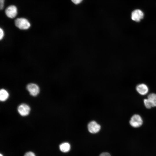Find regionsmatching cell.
I'll return each mask as SVG.
<instances>
[{
  "label": "cell",
  "instance_id": "4",
  "mask_svg": "<svg viewBox=\"0 0 156 156\" xmlns=\"http://www.w3.org/2000/svg\"><path fill=\"white\" fill-rule=\"evenodd\" d=\"M17 110L21 115L26 116L29 113L30 108L27 104L23 103L19 105L17 108Z\"/></svg>",
  "mask_w": 156,
  "mask_h": 156
},
{
  "label": "cell",
  "instance_id": "8",
  "mask_svg": "<svg viewBox=\"0 0 156 156\" xmlns=\"http://www.w3.org/2000/svg\"><path fill=\"white\" fill-rule=\"evenodd\" d=\"M136 89L137 92L139 94L142 95L146 94L148 91V86L144 83L138 84L136 86Z\"/></svg>",
  "mask_w": 156,
  "mask_h": 156
},
{
  "label": "cell",
  "instance_id": "10",
  "mask_svg": "<svg viewBox=\"0 0 156 156\" xmlns=\"http://www.w3.org/2000/svg\"><path fill=\"white\" fill-rule=\"evenodd\" d=\"M9 94L5 90L2 89L0 90V100L1 101H4L8 99Z\"/></svg>",
  "mask_w": 156,
  "mask_h": 156
},
{
  "label": "cell",
  "instance_id": "2",
  "mask_svg": "<svg viewBox=\"0 0 156 156\" xmlns=\"http://www.w3.org/2000/svg\"><path fill=\"white\" fill-rule=\"evenodd\" d=\"M143 121L141 116L138 114L133 115L129 121L130 125L134 128H138L142 125Z\"/></svg>",
  "mask_w": 156,
  "mask_h": 156
},
{
  "label": "cell",
  "instance_id": "13",
  "mask_svg": "<svg viewBox=\"0 0 156 156\" xmlns=\"http://www.w3.org/2000/svg\"><path fill=\"white\" fill-rule=\"evenodd\" d=\"M0 39L1 40L3 39L4 36V31L1 28L0 29Z\"/></svg>",
  "mask_w": 156,
  "mask_h": 156
},
{
  "label": "cell",
  "instance_id": "14",
  "mask_svg": "<svg viewBox=\"0 0 156 156\" xmlns=\"http://www.w3.org/2000/svg\"><path fill=\"white\" fill-rule=\"evenodd\" d=\"M4 0H0V9L2 10L4 6Z\"/></svg>",
  "mask_w": 156,
  "mask_h": 156
},
{
  "label": "cell",
  "instance_id": "18",
  "mask_svg": "<svg viewBox=\"0 0 156 156\" xmlns=\"http://www.w3.org/2000/svg\"><path fill=\"white\" fill-rule=\"evenodd\" d=\"M0 156H3V155H2L1 154H0Z\"/></svg>",
  "mask_w": 156,
  "mask_h": 156
},
{
  "label": "cell",
  "instance_id": "6",
  "mask_svg": "<svg viewBox=\"0 0 156 156\" xmlns=\"http://www.w3.org/2000/svg\"><path fill=\"white\" fill-rule=\"evenodd\" d=\"M144 14L140 10L136 9L133 11L131 14V19L136 22H139L144 17Z\"/></svg>",
  "mask_w": 156,
  "mask_h": 156
},
{
  "label": "cell",
  "instance_id": "15",
  "mask_svg": "<svg viewBox=\"0 0 156 156\" xmlns=\"http://www.w3.org/2000/svg\"><path fill=\"white\" fill-rule=\"evenodd\" d=\"M24 156H36L35 154L31 152H29L27 153Z\"/></svg>",
  "mask_w": 156,
  "mask_h": 156
},
{
  "label": "cell",
  "instance_id": "7",
  "mask_svg": "<svg viewBox=\"0 0 156 156\" xmlns=\"http://www.w3.org/2000/svg\"><path fill=\"white\" fill-rule=\"evenodd\" d=\"M88 129L91 133H95L98 132L101 129L100 125L96 122L93 121L90 122L88 124Z\"/></svg>",
  "mask_w": 156,
  "mask_h": 156
},
{
  "label": "cell",
  "instance_id": "16",
  "mask_svg": "<svg viewBox=\"0 0 156 156\" xmlns=\"http://www.w3.org/2000/svg\"><path fill=\"white\" fill-rule=\"evenodd\" d=\"M72 2L75 4H78L81 2L83 0H71Z\"/></svg>",
  "mask_w": 156,
  "mask_h": 156
},
{
  "label": "cell",
  "instance_id": "17",
  "mask_svg": "<svg viewBox=\"0 0 156 156\" xmlns=\"http://www.w3.org/2000/svg\"><path fill=\"white\" fill-rule=\"evenodd\" d=\"M99 156H111L110 154L107 152H103L101 153Z\"/></svg>",
  "mask_w": 156,
  "mask_h": 156
},
{
  "label": "cell",
  "instance_id": "1",
  "mask_svg": "<svg viewBox=\"0 0 156 156\" xmlns=\"http://www.w3.org/2000/svg\"><path fill=\"white\" fill-rule=\"evenodd\" d=\"M14 23L16 26L21 29H27L30 26V24L28 21L23 18H17L15 20Z\"/></svg>",
  "mask_w": 156,
  "mask_h": 156
},
{
  "label": "cell",
  "instance_id": "12",
  "mask_svg": "<svg viewBox=\"0 0 156 156\" xmlns=\"http://www.w3.org/2000/svg\"><path fill=\"white\" fill-rule=\"evenodd\" d=\"M144 105L147 109H150L152 107V105L148 99H145L144 100Z\"/></svg>",
  "mask_w": 156,
  "mask_h": 156
},
{
  "label": "cell",
  "instance_id": "5",
  "mask_svg": "<svg viewBox=\"0 0 156 156\" xmlns=\"http://www.w3.org/2000/svg\"><path fill=\"white\" fill-rule=\"evenodd\" d=\"M5 13L9 18H12L16 17L17 14V10L14 5H11L5 9Z\"/></svg>",
  "mask_w": 156,
  "mask_h": 156
},
{
  "label": "cell",
  "instance_id": "3",
  "mask_svg": "<svg viewBox=\"0 0 156 156\" xmlns=\"http://www.w3.org/2000/svg\"><path fill=\"white\" fill-rule=\"evenodd\" d=\"M26 88L30 94L34 96H37L40 92L39 86L35 83H30L28 84Z\"/></svg>",
  "mask_w": 156,
  "mask_h": 156
},
{
  "label": "cell",
  "instance_id": "9",
  "mask_svg": "<svg viewBox=\"0 0 156 156\" xmlns=\"http://www.w3.org/2000/svg\"><path fill=\"white\" fill-rule=\"evenodd\" d=\"M147 99L151 104L152 107H156V94L151 93L148 94Z\"/></svg>",
  "mask_w": 156,
  "mask_h": 156
},
{
  "label": "cell",
  "instance_id": "11",
  "mask_svg": "<svg viewBox=\"0 0 156 156\" xmlns=\"http://www.w3.org/2000/svg\"><path fill=\"white\" fill-rule=\"evenodd\" d=\"M70 145L67 142H64L61 144L60 146V148L61 151L63 152H67L70 149Z\"/></svg>",
  "mask_w": 156,
  "mask_h": 156
}]
</instances>
